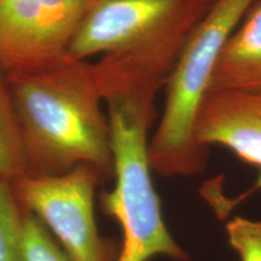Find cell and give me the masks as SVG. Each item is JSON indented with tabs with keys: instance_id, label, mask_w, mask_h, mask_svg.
I'll return each instance as SVG.
<instances>
[{
	"instance_id": "cell-5",
	"label": "cell",
	"mask_w": 261,
	"mask_h": 261,
	"mask_svg": "<svg viewBox=\"0 0 261 261\" xmlns=\"http://www.w3.org/2000/svg\"><path fill=\"white\" fill-rule=\"evenodd\" d=\"M97 0H0V65L34 71L68 58Z\"/></svg>"
},
{
	"instance_id": "cell-6",
	"label": "cell",
	"mask_w": 261,
	"mask_h": 261,
	"mask_svg": "<svg viewBox=\"0 0 261 261\" xmlns=\"http://www.w3.org/2000/svg\"><path fill=\"white\" fill-rule=\"evenodd\" d=\"M213 3L202 0L154 34L104 55L92 64L103 100L113 96H130L155 102L192 31Z\"/></svg>"
},
{
	"instance_id": "cell-10",
	"label": "cell",
	"mask_w": 261,
	"mask_h": 261,
	"mask_svg": "<svg viewBox=\"0 0 261 261\" xmlns=\"http://www.w3.org/2000/svg\"><path fill=\"white\" fill-rule=\"evenodd\" d=\"M27 174L21 130L8 73L0 65V177L8 181Z\"/></svg>"
},
{
	"instance_id": "cell-7",
	"label": "cell",
	"mask_w": 261,
	"mask_h": 261,
	"mask_svg": "<svg viewBox=\"0 0 261 261\" xmlns=\"http://www.w3.org/2000/svg\"><path fill=\"white\" fill-rule=\"evenodd\" d=\"M202 0H97L71 41L68 57L86 61L136 44Z\"/></svg>"
},
{
	"instance_id": "cell-12",
	"label": "cell",
	"mask_w": 261,
	"mask_h": 261,
	"mask_svg": "<svg viewBox=\"0 0 261 261\" xmlns=\"http://www.w3.org/2000/svg\"><path fill=\"white\" fill-rule=\"evenodd\" d=\"M22 261H70L50 231L25 212Z\"/></svg>"
},
{
	"instance_id": "cell-8",
	"label": "cell",
	"mask_w": 261,
	"mask_h": 261,
	"mask_svg": "<svg viewBox=\"0 0 261 261\" xmlns=\"http://www.w3.org/2000/svg\"><path fill=\"white\" fill-rule=\"evenodd\" d=\"M198 145L224 146L261 168V91H210L194 127Z\"/></svg>"
},
{
	"instance_id": "cell-13",
	"label": "cell",
	"mask_w": 261,
	"mask_h": 261,
	"mask_svg": "<svg viewBox=\"0 0 261 261\" xmlns=\"http://www.w3.org/2000/svg\"><path fill=\"white\" fill-rule=\"evenodd\" d=\"M226 234L241 261H261V221L236 217L227 223Z\"/></svg>"
},
{
	"instance_id": "cell-3",
	"label": "cell",
	"mask_w": 261,
	"mask_h": 261,
	"mask_svg": "<svg viewBox=\"0 0 261 261\" xmlns=\"http://www.w3.org/2000/svg\"><path fill=\"white\" fill-rule=\"evenodd\" d=\"M256 0H214L179 55L166 83L165 109L149 142V163L162 177L205 171L208 149L198 145L194 127L225 42Z\"/></svg>"
},
{
	"instance_id": "cell-11",
	"label": "cell",
	"mask_w": 261,
	"mask_h": 261,
	"mask_svg": "<svg viewBox=\"0 0 261 261\" xmlns=\"http://www.w3.org/2000/svg\"><path fill=\"white\" fill-rule=\"evenodd\" d=\"M24 218L11 182L0 177V261H22Z\"/></svg>"
},
{
	"instance_id": "cell-2",
	"label": "cell",
	"mask_w": 261,
	"mask_h": 261,
	"mask_svg": "<svg viewBox=\"0 0 261 261\" xmlns=\"http://www.w3.org/2000/svg\"><path fill=\"white\" fill-rule=\"evenodd\" d=\"M112 136L115 185L100 195L104 214L119 223L122 246L116 261H150L166 256L187 261L185 250L169 233L152 182L148 129L154 121L155 102L144 98H107Z\"/></svg>"
},
{
	"instance_id": "cell-1",
	"label": "cell",
	"mask_w": 261,
	"mask_h": 261,
	"mask_svg": "<svg viewBox=\"0 0 261 261\" xmlns=\"http://www.w3.org/2000/svg\"><path fill=\"white\" fill-rule=\"evenodd\" d=\"M8 79L27 174L60 175L90 165L104 181L114 178L110 125L92 64L68 57Z\"/></svg>"
},
{
	"instance_id": "cell-9",
	"label": "cell",
	"mask_w": 261,
	"mask_h": 261,
	"mask_svg": "<svg viewBox=\"0 0 261 261\" xmlns=\"http://www.w3.org/2000/svg\"><path fill=\"white\" fill-rule=\"evenodd\" d=\"M224 90L261 91V0L254 3L221 48L210 91Z\"/></svg>"
},
{
	"instance_id": "cell-4",
	"label": "cell",
	"mask_w": 261,
	"mask_h": 261,
	"mask_svg": "<svg viewBox=\"0 0 261 261\" xmlns=\"http://www.w3.org/2000/svg\"><path fill=\"white\" fill-rule=\"evenodd\" d=\"M102 175L80 165L60 175H32L11 181L25 212L50 231L70 261H116L113 242L100 236L94 215L97 185Z\"/></svg>"
}]
</instances>
